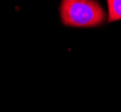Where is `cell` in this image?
Instances as JSON below:
<instances>
[{"instance_id":"cell-1","label":"cell","mask_w":121,"mask_h":112,"mask_svg":"<svg viewBox=\"0 0 121 112\" xmlns=\"http://www.w3.org/2000/svg\"><path fill=\"white\" fill-rule=\"evenodd\" d=\"M60 15L63 25L78 28L96 27L106 19V14L99 2L91 0H63Z\"/></svg>"},{"instance_id":"cell-2","label":"cell","mask_w":121,"mask_h":112,"mask_svg":"<svg viewBox=\"0 0 121 112\" xmlns=\"http://www.w3.org/2000/svg\"><path fill=\"white\" fill-rule=\"evenodd\" d=\"M108 22L121 20V0H108Z\"/></svg>"}]
</instances>
